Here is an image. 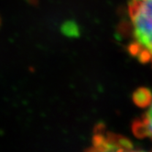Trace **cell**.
<instances>
[{"label":"cell","mask_w":152,"mask_h":152,"mask_svg":"<svg viewBox=\"0 0 152 152\" xmlns=\"http://www.w3.org/2000/svg\"><path fill=\"white\" fill-rule=\"evenodd\" d=\"M147 90L146 89H139L137 92H136L134 94L133 99L134 102L139 105V106H144V105H148L151 100V95L149 94H146Z\"/></svg>","instance_id":"5b68a950"},{"label":"cell","mask_w":152,"mask_h":152,"mask_svg":"<svg viewBox=\"0 0 152 152\" xmlns=\"http://www.w3.org/2000/svg\"><path fill=\"white\" fill-rule=\"evenodd\" d=\"M124 31L130 38L127 50L141 63L152 66V0H129Z\"/></svg>","instance_id":"6da1fadb"},{"label":"cell","mask_w":152,"mask_h":152,"mask_svg":"<svg viewBox=\"0 0 152 152\" xmlns=\"http://www.w3.org/2000/svg\"><path fill=\"white\" fill-rule=\"evenodd\" d=\"M61 33L68 38H78L80 37V27L79 25L73 20H67L63 22V24L61 27Z\"/></svg>","instance_id":"277c9868"},{"label":"cell","mask_w":152,"mask_h":152,"mask_svg":"<svg viewBox=\"0 0 152 152\" xmlns=\"http://www.w3.org/2000/svg\"><path fill=\"white\" fill-rule=\"evenodd\" d=\"M133 144L125 137L105 131L104 125H97L92 139V148L87 150L94 151H120L132 150Z\"/></svg>","instance_id":"7a4b0ae2"},{"label":"cell","mask_w":152,"mask_h":152,"mask_svg":"<svg viewBox=\"0 0 152 152\" xmlns=\"http://www.w3.org/2000/svg\"><path fill=\"white\" fill-rule=\"evenodd\" d=\"M132 131L136 137L152 142V100L148 104L145 113L132 124Z\"/></svg>","instance_id":"3957f363"},{"label":"cell","mask_w":152,"mask_h":152,"mask_svg":"<svg viewBox=\"0 0 152 152\" xmlns=\"http://www.w3.org/2000/svg\"><path fill=\"white\" fill-rule=\"evenodd\" d=\"M38 1H39V0H27V2H28V3H29V4H31V5H33V6L37 5V4H38Z\"/></svg>","instance_id":"8992f818"},{"label":"cell","mask_w":152,"mask_h":152,"mask_svg":"<svg viewBox=\"0 0 152 152\" xmlns=\"http://www.w3.org/2000/svg\"><path fill=\"white\" fill-rule=\"evenodd\" d=\"M0 24H1V19H0Z\"/></svg>","instance_id":"52a82bcc"}]
</instances>
